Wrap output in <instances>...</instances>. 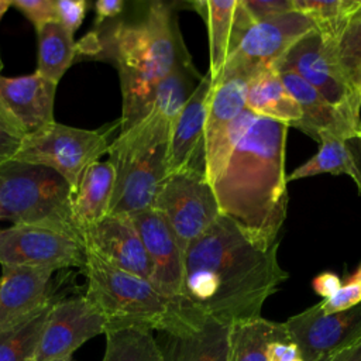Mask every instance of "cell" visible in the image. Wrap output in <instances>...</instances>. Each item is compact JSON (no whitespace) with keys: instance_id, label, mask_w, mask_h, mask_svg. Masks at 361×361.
Listing matches in <instances>:
<instances>
[{"instance_id":"obj_1","label":"cell","mask_w":361,"mask_h":361,"mask_svg":"<svg viewBox=\"0 0 361 361\" xmlns=\"http://www.w3.org/2000/svg\"><path fill=\"white\" fill-rule=\"evenodd\" d=\"M288 276L278 261V244L254 241L220 214L185 254L182 299L202 316L230 326L259 317Z\"/></svg>"},{"instance_id":"obj_2","label":"cell","mask_w":361,"mask_h":361,"mask_svg":"<svg viewBox=\"0 0 361 361\" xmlns=\"http://www.w3.org/2000/svg\"><path fill=\"white\" fill-rule=\"evenodd\" d=\"M288 128L285 123L258 116L212 185L220 214L265 247L278 244L288 210Z\"/></svg>"},{"instance_id":"obj_3","label":"cell","mask_w":361,"mask_h":361,"mask_svg":"<svg viewBox=\"0 0 361 361\" xmlns=\"http://www.w3.org/2000/svg\"><path fill=\"white\" fill-rule=\"evenodd\" d=\"M78 54L116 66L123 99L118 120L124 130L149 111L158 83L188 51L171 7L152 1L135 21H118L89 32L76 44Z\"/></svg>"},{"instance_id":"obj_4","label":"cell","mask_w":361,"mask_h":361,"mask_svg":"<svg viewBox=\"0 0 361 361\" xmlns=\"http://www.w3.org/2000/svg\"><path fill=\"white\" fill-rule=\"evenodd\" d=\"M87 300L104 316L107 329L141 327L166 336L196 331L207 317L185 299H169L147 279L118 269L86 250Z\"/></svg>"},{"instance_id":"obj_5","label":"cell","mask_w":361,"mask_h":361,"mask_svg":"<svg viewBox=\"0 0 361 361\" xmlns=\"http://www.w3.org/2000/svg\"><path fill=\"white\" fill-rule=\"evenodd\" d=\"M171 118L155 109L128 128L120 130L109 145L114 189L109 214H131L152 206L166 176Z\"/></svg>"},{"instance_id":"obj_6","label":"cell","mask_w":361,"mask_h":361,"mask_svg":"<svg viewBox=\"0 0 361 361\" xmlns=\"http://www.w3.org/2000/svg\"><path fill=\"white\" fill-rule=\"evenodd\" d=\"M73 193L55 171L10 159L0 165V214L13 224L45 226L83 243L73 217Z\"/></svg>"},{"instance_id":"obj_7","label":"cell","mask_w":361,"mask_h":361,"mask_svg":"<svg viewBox=\"0 0 361 361\" xmlns=\"http://www.w3.org/2000/svg\"><path fill=\"white\" fill-rule=\"evenodd\" d=\"M120 120L96 130L71 127L52 121L25 135L13 159L49 168L69 185L73 196L86 168L107 154Z\"/></svg>"},{"instance_id":"obj_8","label":"cell","mask_w":361,"mask_h":361,"mask_svg":"<svg viewBox=\"0 0 361 361\" xmlns=\"http://www.w3.org/2000/svg\"><path fill=\"white\" fill-rule=\"evenodd\" d=\"M316 27L310 18L290 11L265 21H254L241 0H237L233 30L220 75L250 78L274 63L305 34ZM214 79V78H213Z\"/></svg>"},{"instance_id":"obj_9","label":"cell","mask_w":361,"mask_h":361,"mask_svg":"<svg viewBox=\"0 0 361 361\" xmlns=\"http://www.w3.org/2000/svg\"><path fill=\"white\" fill-rule=\"evenodd\" d=\"M290 71L317 90L330 104L360 117L361 99L358 87L343 69L334 41L316 28L299 38L272 66Z\"/></svg>"},{"instance_id":"obj_10","label":"cell","mask_w":361,"mask_h":361,"mask_svg":"<svg viewBox=\"0 0 361 361\" xmlns=\"http://www.w3.org/2000/svg\"><path fill=\"white\" fill-rule=\"evenodd\" d=\"M250 78L220 75L213 79L204 124V175L210 185L226 164L248 127L258 117L245 107Z\"/></svg>"},{"instance_id":"obj_11","label":"cell","mask_w":361,"mask_h":361,"mask_svg":"<svg viewBox=\"0 0 361 361\" xmlns=\"http://www.w3.org/2000/svg\"><path fill=\"white\" fill-rule=\"evenodd\" d=\"M151 207L164 217L183 255L220 216L214 190L200 171L166 175Z\"/></svg>"},{"instance_id":"obj_12","label":"cell","mask_w":361,"mask_h":361,"mask_svg":"<svg viewBox=\"0 0 361 361\" xmlns=\"http://www.w3.org/2000/svg\"><path fill=\"white\" fill-rule=\"evenodd\" d=\"M85 262V244L65 231L27 224H13L0 230V265L56 271L72 267L83 268Z\"/></svg>"},{"instance_id":"obj_13","label":"cell","mask_w":361,"mask_h":361,"mask_svg":"<svg viewBox=\"0 0 361 361\" xmlns=\"http://www.w3.org/2000/svg\"><path fill=\"white\" fill-rule=\"evenodd\" d=\"M302 361H327L361 338V303L324 314L313 305L283 322Z\"/></svg>"},{"instance_id":"obj_14","label":"cell","mask_w":361,"mask_h":361,"mask_svg":"<svg viewBox=\"0 0 361 361\" xmlns=\"http://www.w3.org/2000/svg\"><path fill=\"white\" fill-rule=\"evenodd\" d=\"M107 322L104 316L83 296L55 300L32 361H54L72 357L87 340L104 334Z\"/></svg>"},{"instance_id":"obj_15","label":"cell","mask_w":361,"mask_h":361,"mask_svg":"<svg viewBox=\"0 0 361 361\" xmlns=\"http://www.w3.org/2000/svg\"><path fill=\"white\" fill-rule=\"evenodd\" d=\"M151 265V285L169 299H182L185 255L164 220L152 207L128 214Z\"/></svg>"},{"instance_id":"obj_16","label":"cell","mask_w":361,"mask_h":361,"mask_svg":"<svg viewBox=\"0 0 361 361\" xmlns=\"http://www.w3.org/2000/svg\"><path fill=\"white\" fill-rule=\"evenodd\" d=\"M213 76L207 71L171 126L166 175L183 171L204 172V124Z\"/></svg>"},{"instance_id":"obj_17","label":"cell","mask_w":361,"mask_h":361,"mask_svg":"<svg viewBox=\"0 0 361 361\" xmlns=\"http://www.w3.org/2000/svg\"><path fill=\"white\" fill-rule=\"evenodd\" d=\"M85 248L107 264L147 279L151 283V265L142 241L126 214H107L83 230Z\"/></svg>"},{"instance_id":"obj_18","label":"cell","mask_w":361,"mask_h":361,"mask_svg":"<svg viewBox=\"0 0 361 361\" xmlns=\"http://www.w3.org/2000/svg\"><path fill=\"white\" fill-rule=\"evenodd\" d=\"M56 87L58 83L37 71L23 76L0 75V103L28 135L55 121Z\"/></svg>"},{"instance_id":"obj_19","label":"cell","mask_w":361,"mask_h":361,"mask_svg":"<svg viewBox=\"0 0 361 361\" xmlns=\"http://www.w3.org/2000/svg\"><path fill=\"white\" fill-rule=\"evenodd\" d=\"M278 73L300 110V118L290 127L300 130L317 142L326 135H344L361 130L360 117L330 104L300 76L290 71Z\"/></svg>"},{"instance_id":"obj_20","label":"cell","mask_w":361,"mask_h":361,"mask_svg":"<svg viewBox=\"0 0 361 361\" xmlns=\"http://www.w3.org/2000/svg\"><path fill=\"white\" fill-rule=\"evenodd\" d=\"M54 272L48 268L1 265L0 329L30 316L54 299L51 296Z\"/></svg>"},{"instance_id":"obj_21","label":"cell","mask_w":361,"mask_h":361,"mask_svg":"<svg viewBox=\"0 0 361 361\" xmlns=\"http://www.w3.org/2000/svg\"><path fill=\"white\" fill-rule=\"evenodd\" d=\"M319 144L317 152L293 169L288 180H299L320 173H344L361 190V130L344 135H326Z\"/></svg>"},{"instance_id":"obj_22","label":"cell","mask_w":361,"mask_h":361,"mask_svg":"<svg viewBox=\"0 0 361 361\" xmlns=\"http://www.w3.org/2000/svg\"><path fill=\"white\" fill-rule=\"evenodd\" d=\"M245 107L254 114L292 126L300 118V110L279 73L264 68L254 73L247 85Z\"/></svg>"},{"instance_id":"obj_23","label":"cell","mask_w":361,"mask_h":361,"mask_svg":"<svg viewBox=\"0 0 361 361\" xmlns=\"http://www.w3.org/2000/svg\"><path fill=\"white\" fill-rule=\"evenodd\" d=\"M113 189L114 171L109 161H96L86 168L72 204L75 221L82 233L109 214Z\"/></svg>"},{"instance_id":"obj_24","label":"cell","mask_w":361,"mask_h":361,"mask_svg":"<svg viewBox=\"0 0 361 361\" xmlns=\"http://www.w3.org/2000/svg\"><path fill=\"white\" fill-rule=\"evenodd\" d=\"M228 329L207 319L196 331L183 336H166L162 347L165 361H227Z\"/></svg>"},{"instance_id":"obj_25","label":"cell","mask_w":361,"mask_h":361,"mask_svg":"<svg viewBox=\"0 0 361 361\" xmlns=\"http://www.w3.org/2000/svg\"><path fill=\"white\" fill-rule=\"evenodd\" d=\"M276 340H290L283 323L262 316L230 324L227 361H267V351Z\"/></svg>"},{"instance_id":"obj_26","label":"cell","mask_w":361,"mask_h":361,"mask_svg":"<svg viewBox=\"0 0 361 361\" xmlns=\"http://www.w3.org/2000/svg\"><path fill=\"white\" fill-rule=\"evenodd\" d=\"M35 31L38 35L37 72L59 83L76 58L73 35L58 21L47 23Z\"/></svg>"},{"instance_id":"obj_27","label":"cell","mask_w":361,"mask_h":361,"mask_svg":"<svg viewBox=\"0 0 361 361\" xmlns=\"http://www.w3.org/2000/svg\"><path fill=\"white\" fill-rule=\"evenodd\" d=\"M192 6L204 20L210 56V65L207 71L213 78H216L224 66L227 58L237 0H197L193 1Z\"/></svg>"},{"instance_id":"obj_28","label":"cell","mask_w":361,"mask_h":361,"mask_svg":"<svg viewBox=\"0 0 361 361\" xmlns=\"http://www.w3.org/2000/svg\"><path fill=\"white\" fill-rule=\"evenodd\" d=\"M56 299L30 316L0 329V361H32L48 313Z\"/></svg>"},{"instance_id":"obj_29","label":"cell","mask_w":361,"mask_h":361,"mask_svg":"<svg viewBox=\"0 0 361 361\" xmlns=\"http://www.w3.org/2000/svg\"><path fill=\"white\" fill-rule=\"evenodd\" d=\"M106 348L102 361H165L162 347L151 330L120 327L104 331Z\"/></svg>"},{"instance_id":"obj_30","label":"cell","mask_w":361,"mask_h":361,"mask_svg":"<svg viewBox=\"0 0 361 361\" xmlns=\"http://www.w3.org/2000/svg\"><path fill=\"white\" fill-rule=\"evenodd\" d=\"M293 10L310 18L316 30L336 41L361 0H292Z\"/></svg>"},{"instance_id":"obj_31","label":"cell","mask_w":361,"mask_h":361,"mask_svg":"<svg viewBox=\"0 0 361 361\" xmlns=\"http://www.w3.org/2000/svg\"><path fill=\"white\" fill-rule=\"evenodd\" d=\"M334 45L343 69L358 87L361 79V6L348 18Z\"/></svg>"},{"instance_id":"obj_32","label":"cell","mask_w":361,"mask_h":361,"mask_svg":"<svg viewBox=\"0 0 361 361\" xmlns=\"http://www.w3.org/2000/svg\"><path fill=\"white\" fill-rule=\"evenodd\" d=\"M24 138V130L0 103V165L14 158Z\"/></svg>"},{"instance_id":"obj_33","label":"cell","mask_w":361,"mask_h":361,"mask_svg":"<svg viewBox=\"0 0 361 361\" xmlns=\"http://www.w3.org/2000/svg\"><path fill=\"white\" fill-rule=\"evenodd\" d=\"M10 6L17 8L35 30L47 23L56 21L55 0H10Z\"/></svg>"},{"instance_id":"obj_34","label":"cell","mask_w":361,"mask_h":361,"mask_svg":"<svg viewBox=\"0 0 361 361\" xmlns=\"http://www.w3.org/2000/svg\"><path fill=\"white\" fill-rule=\"evenodd\" d=\"M361 303V283L347 281L333 296L319 302V307L324 314L350 309Z\"/></svg>"},{"instance_id":"obj_35","label":"cell","mask_w":361,"mask_h":361,"mask_svg":"<svg viewBox=\"0 0 361 361\" xmlns=\"http://www.w3.org/2000/svg\"><path fill=\"white\" fill-rule=\"evenodd\" d=\"M55 6L56 21L73 35L85 20L89 3L86 0H55Z\"/></svg>"},{"instance_id":"obj_36","label":"cell","mask_w":361,"mask_h":361,"mask_svg":"<svg viewBox=\"0 0 361 361\" xmlns=\"http://www.w3.org/2000/svg\"><path fill=\"white\" fill-rule=\"evenodd\" d=\"M254 21H265L293 11L292 0H241Z\"/></svg>"},{"instance_id":"obj_37","label":"cell","mask_w":361,"mask_h":361,"mask_svg":"<svg viewBox=\"0 0 361 361\" xmlns=\"http://www.w3.org/2000/svg\"><path fill=\"white\" fill-rule=\"evenodd\" d=\"M300 353L290 340H276L269 344L267 361H299Z\"/></svg>"},{"instance_id":"obj_38","label":"cell","mask_w":361,"mask_h":361,"mask_svg":"<svg viewBox=\"0 0 361 361\" xmlns=\"http://www.w3.org/2000/svg\"><path fill=\"white\" fill-rule=\"evenodd\" d=\"M341 286H343V283H341L340 276L336 275L334 272H329V271L319 274L312 281L313 290L323 299L333 296Z\"/></svg>"},{"instance_id":"obj_39","label":"cell","mask_w":361,"mask_h":361,"mask_svg":"<svg viewBox=\"0 0 361 361\" xmlns=\"http://www.w3.org/2000/svg\"><path fill=\"white\" fill-rule=\"evenodd\" d=\"M123 0H97L94 3V13H96V25L100 27L102 23L106 20L114 18L124 10Z\"/></svg>"},{"instance_id":"obj_40","label":"cell","mask_w":361,"mask_h":361,"mask_svg":"<svg viewBox=\"0 0 361 361\" xmlns=\"http://www.w3.org/2000/svg\"><path fill=\"white\" fill-rule=\"evenodd\" d=\"M327 361H361V338L343 348Z\"/></svg>"},{"instance_id":"obj_41","label":"cell","mask_w":361,"mask_h":361,"mask_svg":"<svg viewBox=\"0 0 361 361\" xmlns=\"http://www.w3.org/2000/svg\"><path fill=\"white\" fill-rule=\"evenodd\" d=\"M10 0H0V21L3 18V16L6 14V11L10 8Z\"/></svg>"},{"instance_id":"obj_42","label":"cell","mask_w":361,"mask_h":361,"mask_svg":"<svg viewBox=\"0 0 361 361\" xmlns=\"http://www.w3.org/2000/svg\"><path fill=\"white\" fill-rule=\"evenodd\" d=\"M348 281H353V282H360L361 283V264L360 267L357 268V271L348 278Z\"/></svg>"},{"instance_id":"obj_43","label":"cell","mask_w":361,"mask_h":361,"mask_svg":"<svg viewBox=\"0 0 361 361\" xmlns=\"http://www.w3.org/2000/svg\"><path fill=\"white\" fill-rule=\"evenodd\" d=\"M54 361H73V358L68 357V358H59V360H54Z\"/></svg>"},{"instance_id":"obj_44","label":"cell","mask_w":361,"mask_h":361,"mask_svg":"<svg viewBox=\"0 0 361 361\" xmlns=\"http://www.w3.org/2000/svg\"><path fill=\"white\" fill-rule=\"evenodd\" d=\"M358 92H360V99H361V79L358 82Z\"/></svg>"},{"instance_id":"obj_45","label":"cell","mask_w":361,"mask_h":361,"mask_svg":"<svg viewBox=\"0 0 361 361\" xmlns=\"http://www.w3.org/2000/svg\"><path fill=\"white\" fill-rule=\"evenodd\" d=\"M0 69H1V59H0Z\"/></svg>"},{"instance_id":"obj_46","label":"cell","mask_w":361,"mask_h":361,"mask_svg":"<svg viewBox=\"0 0 361 361\" xmlns=\"http://www.w3.org/2000/svg\"><path fill=\"white\" fill-rule=\"evenodd\" d=\"M0 219H1V214H0Z\"/></svg>"},{"instance_id":"obj_47","label":"cell","mask_w":361,"mask_h":361,"mask_svg":"<svg viewBox=\"0 0 361 361\" xmlns=\"http://www.w3.org/2000/svg\"><path fill=\"white\" fill-rule=\"evenodd\" d=\"M299 361H302V360H299Z\"/></svg>"}]
</instances>
